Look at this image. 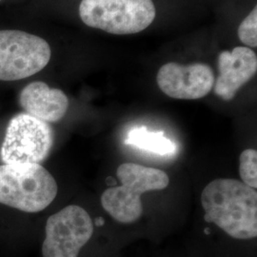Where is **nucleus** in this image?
<instances>
[{
  "label": "nucleus",
  "mask_w": 257,
  "mask_h": 257,
  "mask_svg": "<svg viewBox=\"0 0 257 257\" xmlns=\"http://www.w3.org/2000/svg\"><path fill=\"white\" fill-rule=\"evenodd\" d=\"M204 219L215 224L229 236L249 240L257 236V193L231 178H218L201 193Z\"/></svg>",
  "instance_id": "nucleus-1"
},
{
  "label": "nucleus",
  "mask_w": 257,
  "mask_h": 257,
  "mask_svg": "<svg viewBox=\"0 0 257 257\" xmlns=\"http://www.w3.org/2000/svg\"><path fill=\"white\" fill-rule=\"evenodd\" d=\"M57 184L41 164L0 165V204L25 212L45 210L57 195Z\"/></svg>",
  "instance_id": "nucleus-2"
},
{
  "label": "nucleus",
  "mask_w": 257,
  "mask_h": 257,
  "mask_svg": "<svg viewBox=\"0 0 257 257\" xmlns=\"http://www.w3.org/2000/svg\"><path fill=\"white\" fill-rule=\"evenodd\" d=\"M116 176L121 186L109 188L102 193L101 205L112 218L124 224L134 223L142 215L143 193L164 190L170 184L164 171L136 163L121 164Z\"/></svg>",
  "instance_id": "nucleus-3"
},
{
  "label": "nucleus",
  "mask_w": 257,
  "mask_h": 257,
  "mask_svg": "<svg viewBox=\"0 0 257 257\" xmlns=\"http://www.w3.org/2000/svg\"><path fill=\"white\" fill-rule=\"evenodd\" d=\"M79 17L89 27L113 35H133L156 19L153 0H82Z\"/></svg>",
  "instance_id": "nucleus-4"
},
{
  "label": "nucleus",
  "mask_w": 257,
  "mask_h": 257,
  "mask_svg": "<svg viewBox=\"0 0 257 257\" xmlns=\"http://www.w3.org/2000/svg\"><path fill=\"white\" fill-rule=\"evenodd\" d=\"M52 50L42 37L21 30H0V81H19L41 72Z\"/></svg>",
  "instance_id": "nucleus-5"
},
{
  "label": "nucleus",
  "mask_w": 257,
  "mask_h": 257,
  "mask_svg": "<svg viewBox=\"0 0 257 257\" xmlns=\"http://www.w3.org/2000/svg\"><path fill=\"white\" fill-rule=\"evenodd\" d=\"M54 142L55 134L49 123L21 112L9 121L0 156L4 164H40L50 155Z\"/></svg>",
  "instance_id": "nucleus-6"
},
{
  "label": "nucleus",
  "mask_w": 257,
  "mask_h": 257,
  "mask_svg": "<svg viewBox=\"0 0 257 257\" xmlns=\"http://www.w3.org/2000/svg\"><path fill=\"white\" fill-rule=\"evenodd\" d=\"M45 233L43 257H78L92 238L93 223L83 208L70 205L48 218Z\"/></svg>",
  "instance_id": "nucleus-7"
},
{
  "label": "nucleus",
  "mask_w": 257,
  "mask_h": 257,
  "mask_svg": "<svg viewBox=\"0 0 257 257\" xmlns=\"http://www.w3.org/2000/svg\"><path fill=\"white\" fill-rule=\"evenodd\" d=\"M215 81L209 65H182L170 62L163 65L156 75L159 89L166 95L184 100L200 99L211 92Z\"/></svg>",
  "instance_id": "nucleus-8"
},
{
  "label": "nucleus",
  "mask_w": 257,
  "mask_h": 257,
  "mask_svg": "<svg viewBox=\"0 0 257 257\" xmlns=\"http://www.w3.org/2000/svg\"><path fill=\"white\" fill-rule=\"evenodd\" d=\"M218 70L219 75L213 85L214 93L221 99L230 101L256 74V55L247 47L224 51L218 56Z\"/></svg>",
  "instance_id": "nucleus-9"
},
{
  "label": "nucleus",
  "mask_w": 257,
  "mask_h": 257,
  "mask_svg": "<svg viewBox=\"0 0 257 257\" xmlns=\"http://www.w3.org/2000/svg\"><path fill=\"white\" fill-rule=\"evenodd\" d=\"M19 100L26 113L46 123H55L62 119L70 104L63 91L50 88L42 81L26 85L19 93Z\"/></svg>",
  "instance_id": "nucleus-10"
},
{
  "label": "nucleus",
  "mask_w": 257,
  "mask_h": 257,
  "mask_svg": "<svg viewBox=\"0 0 257 257\" xmlns=\"http://www.w3.org/2000/svg\"><path fill=\"white\" fill-rule=\"evenodd\" d=\"M125 144L158 156H174L177 152L176 144L166 138L163 132H152L145 127L131 130L125 139Z\"/></svg>",
  "instance_id": "nucleus-11"
},
{
  "label": "nucleus",
  "mask_w": 257,
  "mask_h": 257,
  "mask_svg": "<svg viewBox=\"0 0 257 257\" xmlns=\"http://www.w3.org/2000/svg\"><path fill=\"white\" fill-rule=\"evenodd\" d=\"M239 175L242 182L252 189L257 188V152L253 149L243 151L239 157Z\"/></svg>",
  "instance_id": "nucleus-12"
},
{
  "label": "nucleus",
  "mask_w": 257,
  "mask_h": 257,
  "mask_svg": "<svg viewBox=\"0 0 257 257\" xmlns=\"http://www.w3.org/2000/svg\"><path fill=\"white\" fill-rule=\"evenodd\" d=\"M256 25L257 8L255 7L239 26L238 37L243 44L251 48L257 46Z\"/></svg>",
  "instance_id": "nucleus-13"
},
{
  "label": "nucleus",
  "mask_w": 257,
  "mask_h": 257,
  "mask_svg": "<svg viewBox=\"0 0 257 257\" xmlns=\"http://www.w3.org/2000/svg\"><path fill=\"white\" fill-rule=\"evenodd\" d=\"M0 1H2V0H0Z\"/></svg>",
  "instance_id": "nucleus-14"
}]
</instances>
